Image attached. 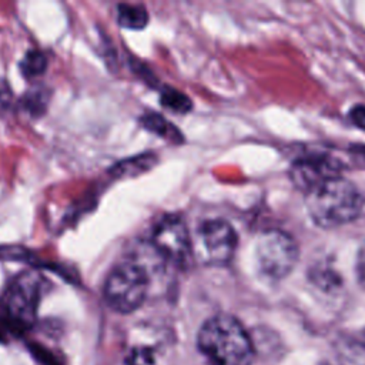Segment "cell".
I'll list each match as a JSON object with an SVG mask.
<instances>
[{
  "instance_id": "1",
  "label": "cell",
  "mask_w": 365,
  "mask_h": 365,
  "mask_svg": "<svg viewBox=\"0 0 365 365\" xmlns=\"http://www.w3.org/2000/svg\"><path fill=\"white\" fill-rule=\"evenodd\" d=\"M197 345L210 365H252L255 356L248 332L227 314L214 315L201 325Z\"/></svg>"
},
{
  "instance_id": "2",
  "label": "cell",
  "mask_w": 365,
  "mask_h": 365,
  "mask_svg": "<svg viewBox=\"0 0 365 365\" xmlns=\"http://www.w3.org/2000/svg\"><path fill=\"white\" fill-rule=\"evenodd\" d=\"M307 210L312 221L322 228L345 225L362 211L364 198L346 178H329L307 192Z\"/></svg>"
},
{
  "instance_id": "3",
  "label": "cell",
  "mask_w": 365,
  "mask_h": 365,
  "mask_svg": "<svg viewBox=\"0 0 365 365\" xmlns=\"http://www.w3.org/2000/svg\"><path fill=\"white\" fill-rule=\"evenodd\" d=\"M150 271L138 258L117 264L106 278L103 295L107 305L120 314H131L147 298Z\"/></svg>"
},
{
  "instance_id": "4",
  "label": "cell",
  "mask_w": 365,
  "mask_h": 365,
  "mask_svg": "<svg viewBox=\"0 0 365 365\" xmlns=\"http://www.w3.org/2000/svg\"><path fill=\"white\" fill-rule=\"evenodd\" d=\"M48 284V279L34 269L14 277L3 298L4 311L13 325L24 329L34 324L38 304Z\"/></svg>"
},
{
  "instance_id": "5",
  "label": "cell",
  "mask_w": 365,
  "mask_h": 365,
  "mask_svg": "<svg viewBox=\"0 0 365 365\" xmlns=\"http://www.w3.org/2000/svg\"><path fill=\"white\" fill-rule=\"evenodd\" d=\"M257 262L262 274L272 279L287 277L298 261L294 238L281 230H268L257 241Z\"/></svg>"
},
{
  "instance_id": "6",
  "label": "cell",
  "mask_w": 365,
  "mask_h": 365,
  "mask_svg": "<svg viewBox=\"0 0 365 365\" xmlns=\"http://www.w3.org/2000/svg\"><path fill=\"white\" fill-rule=\"evenodd\" d=\"M153 248L165 259L178 267H187L192 255L185 221L180 215H164L154 227L151 235Z\"/></svg>"
},
{
  "instance_id": "7",
  "label": "cell",
  "mask_w": 365,
  "mask_h": 365,
  "mask_svg": "<svg viewBox=\"0 0 365 365\" xmlns=\"http://www.w3.org/2000/svg\"><path fill=\"white\" fill-rule=\"evenodd\" d=\"M198 244L201 257L207 264L225 265L234 257L237 234L224 220H207L198 227Z\"/></svg>"
},
{
  "instance_id": "8",
  "label": "cell",
  "mask_w": 365,
  "mask_h": 365,
  "mask_svg": "<svg viewBox=\"0 0 365 365\" xmlns=\"http://www.w3.org/2000/svg\"><path fill=\"white\" fill-rule=\"evenodd\" d=\"M339 163L328 157H307L295 161L289 170V177L294 184L308 192L321 182L338 177Z\"/></svg>"
},
{
  "instance_id": "9",
  "label": "cell",
  "mask_w": 365,
  "mask_h": 365,
  "mask_svg": "<svg viewBox=\"0 0 365 365\" xmlns=\"http://www.w3.org/2000/svg\"><path fill=\"white\" fill-rule=\"evenodd\" d=\"M117 21L121 27L130 30H141L148 23V13L141 4H118Z\"/></svg>"
},
{
  "instance_id": "10",
  "label": "cell",
  "mask_w": 365,
  "mask_h": 365,
  "mask_svg": "<svg viewBox=\"0 0 365 365\" xmlns=\"http://www.w3.org/2000/svg\"><path fill=\"white\" fill-rule=\"evenodd\" d=\"M341 365H365V341L345 338L336 346Z\"/></svg>"
},
{
  "instance_id": "11",
  "label": "cell",
  "mask_w": 365,
  "mask_h": 365,
  "mask_svg": "<svg viewBox=\"0 0 365 365\" xmlns=\"http://www.w3.org/2000/svg\"><path fill=\"white\" fill-rule=\"evenodd\" d=\"M154 163V157L150 154H143L138 157H133V158H127L123 160L120 163H117L115 165L111 167L110 174L114 178H127V177H134L140 173H144L145 170H148Z\"/></svg>"
},
{
  "instance_id": "12",
  "label": "cell",
  "mask_w": 365,
  "mask_h": 365,
  "mask_svg": "<svg viewBox=\"0 0 365 365\" xmlns=\"http://www.w3.org/2000/svg\"><path fill=\"white\" fill-rule=\"evenodd\" d=\"M50 100V91L46 87L30 88L21 98V107L33 117H38L46 113Z\"/></svg>"
},
{
  "instance_id": "13",
  "label": "cell",
  "mask_w": 365,
  "mask_h": 365,
  "mask_svg": "<svg viewBox=\"0 0 365 365\" xmlns=\"http://www.w3.org/2000/svg\"><path fill=\"white\" fill-rule=\"evenodd\" d=\"M19 67H20V73L27 80L36 78V77L41 76L46 71V68H47V57H46V54L41 50L31 48V50H29L23 56Z\"/></svg>"
},
{
  "instance_id": "14",
  "label": "cell",
  "mask_w": 365,
  "mask_h": 365,
  "mask_svg": "<svg viewBox=\"0 0 365 365\" xmlns=\"http://www.w3.org/2000/svg\"><path fill=\"white\" fill-rule=\"evenodd\" d=\"M143 125L150 130L151 133H155L164 138H170L173 141H178L180 140V133L173 127L171 123H168L165 118H163L158 114H145L141 118Z\"/></svg>"
},
{
  "instance_id": "15",
  "label": "cell",
  "mask_w": 365,
  "mask_h": 365,
  "mask_svg": "<svg viewBox=\"0 0 365 365\" xmlns=\"http://www.w3.org/2000/svg\"><path fill=\"white\" fill-rule=\"evenodd\" d=\"M0 258L1 259H11V261H21L31 264L34 267H46L43 261H40L30 250L19 245H3L0 247Z\"/></svg>"
},
{
  "instance_id": "16",
  "label": "cell",
  "mask_w": 365,
  "mask_h": 365,
  "mask_svg": "<svg viewBox=\"0 0 365 365\" xmlns=\"http://www.w3.org/2000/svg\"><path fill=\"white\" fill-rule=\"evenodd\" d=\"M161 104L175 113H187L191 108V101L187 96L174 88H165L161 93Z\"/></svg>"
},
{
  "instance_id": "17",
  "label": "cell",
  "mask_w": 365,
  "mask_h": 365,
  "mask_svg": "<svg viewBox=\"0 0 365 365\" xmlns=\"http://www.w3.org/2000/svg\"><path fill=\"white\" fill-rule=\"evenodd\" d=\"M153 361L154 356L148 348H134L125 358L127 365H151Z\"/></svg>"
},
{
  "instance_id": "18",
  "label": "cell",
  "mask_w": 365,
  "mask_h": 365,
  "mask_svg": "<svg viewBox=\"0 0 365 365\" xmlns=\"http://www.w3.org/2000/svg\"><path fill=\"white\" fill-rule=\"evenodd\" d=\"M355 274L358 284L365 288V241L361 244L358 254H356V262H355Z\"/></svg>"
},
{
  "instance_id": "19",
  "label": "cell",
  "mask_w": 365,
  "mask_h": 365,
  "mask_svg": "<svg viewBox=\"0 0 365 365\" xmlns=\"http://www.w3.org/2000/svg\"><path fill=\"white\" fill-rule=\"evenodd\" d=\"M351 121L359 128L365 130V106H355L349 113Z\"/></svg>"
},
{
  "instance_id": "20",
  "label": "cell",
  "mask_w": 365,
  "mask_h": 365,
  "mask_svg": "<svg viewBox=\"0 0 365 365\" xmlns=\"http://www.w3.org/2000/svg\"><path fill=\"white\" fill-rule=\"evenodd\" d=\"M10 87L9 84L1 78L0 80V104H7L10 101Z\"/></svg>"
}]
</instances>
